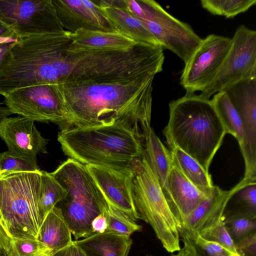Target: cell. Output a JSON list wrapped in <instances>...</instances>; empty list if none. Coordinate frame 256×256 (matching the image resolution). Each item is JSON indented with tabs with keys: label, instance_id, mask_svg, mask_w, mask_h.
Returning a JSON list of instances; mask_svg holds the SVG:
<instances>
[{
	"label": "cell",
	"instance_id": "obj_1",
	"mask_svg": "<svg viewBox=\"0 0 256 256\" xmlns=\"http://www.w3.org/2000/svg\"><path fill=\"white\" fill-rule=\"evenodd\" d=\"M164 61L137 48L72 56L70 74L51 84L68 128L112 124L130 114L152 112V82Z\"/></svg>",
	"mask_w": 256,
	"mask_h": 256
},
{
	"label": "cell",
	"instance_id": "obj_2",
	"mask_svg": "<svg viewBox=\"0 0 256 256\" xmlns=\"http://www.w3.org/2000/svg\"><path fill=\"white\" fill-rule=\"evenodd\" d=\"M151 112L124 116L112 124L62 130L58 140L64 153L84 165L127 170L143 154L142 124Z\"/></svg>",
	"mask_w": 256,
	"mask_h": 256
},
{
	"label": "cell",
	"instance_id": "obj_3",
	"mask_svg": "<svg viewBox=\"0 0 256 256\" xmlns=\"http://www.w3.org/2000/svg\"><path fill=\"white\" fill-rule=\"evenodd\" d=\"M169 108L164 134L170 148H178L209 173L210 164L226 134L212 100L186 94L172 101Z\"/></svg>",
	"mask_w": 256,
	"mask_h": 256
},
{
	"label": "cell",
	"instance_id": "obj_4",
	"mask_svg": "<svg viewBox=\"0 0 256 256\" xmlns=\"http://www.w3.org/2000/svg\"><path fill=\"white\" fill-rule=\"evenodd\" d=\"M66 30L18 38L0 64V95L60 80L58 60L70 42Z\"/></svg>",
	"mask_w": 256,
	"mask_h": 256
},
{
	"label": "cell",
	"instance_id": "obj_5",
	"mask_svg": "<svg viewBox=\"0 0 256 256\" xmlns=\"http://www.w3.org/2000/svg\"><path fill=\"white\" fill-rule=\"evenodd\" d=\"M51 174L67 192L56 206L75 240L94 234L92 222L99 215L106 216L109 203L86 165L68 158Z\"/></svg>",
	"mask_w": 256,
	"mask_h": 256
},
{
	"label": "cell",
	"instance_id": "obj_6",
	"mask_svg": "<svg viewBox=\"0 0 256 256\" xmlns=\"http://www.w3.org/2000/svg\"><path fill=\"white\" fill-rule=\"evenodd\" d=\"M42 171H14L0 174V211L12 238L38 240V201Z\"/></svg>",
	"mask_w": 256,
	"mask_h": 256
},
{
	"label": "cell",
	"instance_id": "obj_7",
	"mask_svg": "<svg viewBox=\"0 0 256 256\" xmlns=\"http://www.w3.org/2000/svg\"><path fill=\"white\" fill-rule=\"evenodd\" d=\"M130 169L132 198L140 219L151 226L168 252L179 251L178 228L157 178L143 158H134Z\"/></svg>",
	"mask_w": 256,
	"mask_h": 256
},
{
	"label": "cell",
	"instance_id": "obj_8",
	"mask_svg": "<svg viewBox=\"0 0 256 256\" xmlns=\"http://www.w3.org/2000/svg\"><path fill=\"white\" fill-rule=\"evenodd\" d=\"M129 12L139 19L164 48L186 63L199 46L200 38L188 24L174 18L152 0H126Z\"/></svg>",
	"mask_w": 256,
	"mask_h": 256
},
{
	"label": "cell",
	"instance_id": "obj_9",
	"mask_svg": "<svg viewBox=\"0 0 256 256\" xmlns=\"http://www.w3.org/2000/svg\"><path fill=\"white\" fill-rule=\"evenodd\" d=\"M256 78V31L238 26L226 58L213 82L199 95L209 99L240 81Z\"/></svg>",
	"mask_w": 256,
	"mask_h": 256
},
{
	"label": "cell",
	"instance_id": "obj_10",
	"mask_svg": "<svg viewBox=\"0 0 256 256\" xmlns=\"http://www.w3.org/2000/svg\"><path fill=\"white\" fill-rule=\"evenodd\" d=\"M0 20L17 38L64 30L52 0H0Z\"/></svg>",
	"mask_w": 256,
	"mask_h": 256
},
{
	"label": "cell",
	"instance_id": "obj_11",
	"mask_svg": "<svg viewBox=\"0 0 256 256\" xmlns=\"http://www.w3.org/2000/svg\"><path fill=\"white\" fill-rule=\"evenodd\" d=\"M230 44V38L215 34L202 39L182 71L180 84L186 90V94L202 92L213 82Z\"/></svg>",
	"mask_w": 256,
	"mask_h": 256
},
{
	"label": "cell",
	"instance_id": "obj_12",
	"mask_svg": "<svg viewBox=\"0 0 256 256\" xmlns=\"http://www.w3.org/2000/svg\"><path fill=\"white\" fill-rule=\"evenodd\" d=\"M4 98L12 114L34 122H51L58 124L61 130L68 128V120L51 84L18 88Z\"/></svg>",
	"mask_w": 256,
	"mask_h": 256
},
{
	"label": "cell",
	"instance_id": "obj_13",
	"mask_svg": "<svg viewBox=\"0 0 256 256\" xmlns=\"http://www.w3.org/2000/svg\"><path fill=\"white\" fill-rule=\"evenodd\" d=\"M86 166L110 204L132 220L140 219L132 198L130 168L127 170H118L95 165Z\"/></svg>",
	"mask_w": 256,
	"mask_h": 256
},
{
	"label": "cell",
	"instance_id": "obj_14",
	"mask_svg": "<svg viewBox=\"0 0 256 256\" xmlns=\"http://www.w3.org/2000/svg\"><path fill=\"white\" fill-rule=\"evenodd\" d=\"M0 138L8 151L18 156L36 158L40 153H47L48 140L38 130L34 121L18 116L6 117L0 122Z\"/></svg>",
	"mask_w": 256,
	"mask_h": 256
},
{
	"label": "cell",
	"instance_id": "obj_15",
	"mask_svg": "<svg viewBox=\"0 0 256 256\" xmlns=\"http://www.w3.org/2000/svg\"><path fill=\"white\" fill-rule=\"evenodd\" d=\"M63 28L70 33L80 29L114 32L94 0H52Z\"/></svg>",
	"mask_w": 256,
	"mask_h": 256
},
{
	"label": "cell",
	"instance_id": "obj_16",
	"mask_svg": "<svg viewBox=\"0 0 256 256\" xmlns=\"http://www.w3.org/2000/svg\"><path fill=\"white\" fill-rule=\"evenodd\" d=\"M253 182L243 178L230 190L214 187L211 194L188 216L180 230V234L186 235L192 240L204 228L224 220V214L232 196L240 188Z\"/></svg>",
	"mask_w": 256,
	"mask_h": 256
},
{
	"label": "cell",
	"instance_id": "obj_17",
	"mask_svg": "<svg viewBox=\"0 0 256 256\" xmlns=\"http://www.w3.org/2000/svg\"><path fill=\"white\" fill-rule=\"evenodd\" d=\"M94 2L114 32L132 39L138 44L161 46L143 23L129 12L124 0Z\"/></svg>",
	"mask_w": 256,
	"mask_h": 256
},
{
	"label": "cell",
	"instance_id": "obj_18",
	"mask_svg": "<svg viewBox=\"0 0 256 256\" xmlns=\"http://www.w3.org/2000/svg\"><path fill=\"white\" fill-rule=\"evenodd\" d=\"M70 38V43L65 52L72 54L127 51L138 44L116 32L84 29L71 33Z\"/></svg>",
	"mask_w": 256,
	"mask_h": 256
},
{
	"label": "cell",
	"instance_id": "obj_19",
	"mask_svg": "<svg viewBox=\"0 0 256 256\" xmlns=\"http://www.w3.org/2000/svg\"><path fill=\"white\" fill-rule=\"evenodd\" d=\"M144 158L157 178L164 194L172 212L174 207L168 178L172 164L170 150L163 144L155 134L150 123L143 125Z\"/></svg>",
	"mask_w": 256,
	"mask_h": 256
},
{
	"label": "cell",
	"instance_id": "obj_20",
	"mask_svg": "<svg viewBox=\"0 0 256 256\" xmlns=\"http://www.w3.org/2000/svg\"><path fill=\"white\" fill-rule=\"evenodd\" d=\"M168 182L174 204L172 214L180 232L185 220L210 195L200 191L188 180L173 163Z\"/></svg>",
	"mask_w": 256,
	"mask_h": 256
},
{
	"label": "cell",
	"instance_id": "obj_21",
	"mask_svg": "<svg viewBox=\"0 0 256 256\" xmlns=\"http://www.w3.org/2000/svg\"><path fill=\"white\" fill-rule=\"evenodd\" d=\"M74 241L87 256H128L132 243L130 236L106 232Z\"/></svg>",
	"mask_w": 256,
	"mask_h": 256
},
{
	"label": "cell",
	"instance_id": "obj_22",
	"mask_svg": "<svg viewBox=\"0 0 256 256\" xmlns=\"http://www.w3.org/2000/svg\"><path fill=\"white\" fill-rule=\"evenodd\" d=\"M72 234L60 209L56 206L42 222L38 240L52 256L72 242Z\"/></svg>",
	"mask_w": 256,
	"mask_h": 256
},
{
	"label": "cell",
	"instance_id": "obj_23",
	"mask_svg": "<svg viewBox=\"0 0 256 256\" xmlns=\"http://www.w3.org/2000/svg\"><path fill=\"white\" fill-rule=\"evenodd\" d=\"M172 163L177 169L202 192L208 195L212 192L214 186L209 173L192 158L176 147L170 148Z\"/></svg>",
	"mask_w": 256,
	"mask_h": 256
},
{
	"label": "cell",
	"instance_id": "obj_24",
	"mask_svg": "<svg viewBox=\"0 0 256 256\" xmlns=\"http://www.w3.org/2000/svg\"><path fill=\"white\" fill-rule=\"evenodd\" d=\"M226 134L232 135L239 146L242 141V124L236 110L224 91L217 92L211 100Z\"/></svg>",
	"mask_w": 256,
	"mask_h": 256
},
{
	"label": "cell",
	"instance_id": "obj_25",
	"mask_svg": "<svg viewBox=\"0 0 256 256\" xmlns=\"http://www.w3.org/2000/svg\"><path fill=\"white\" fill-rule=\"evenodd\" d=\"M67 192L52 176L42 171L38 214L40 226L48 212L66 196Z\"/></svg>",
	"mask_w": 256,
	"mask_h": 256
},
{
	"label": "cell",
	"instance_id": "obj_26",
	"mask_svg": "<svg viewBox=\"0 0 256 256\" xmlns=\"http://www.w3.org/2000/svg\"><path fill=\"white\" fill-rule=\"evenodd\" d=\"M233 207L224 211V218L246 217L256 220V182H249L238 189L230 198Z\"/></svg>",
	"mask_w": 256,
	"mask_h": 256
},
{
	"label": "cell",
	"instance_id": "obj_27",
	"mask_svg": "<svg viewBox=\"0 0 256 256\" xmlns=\"http://www.w3.org/2000/svg\"><path fill=\"white\" fill-rule=\"evenodd\" d=\"M202 7L214 15L232 18L248 10L256 0H201Z\"/></svg>",
	"mask_w": 256,
	"mask_h": 256
},
{
	"label": "cell",
	"instance_id": "obj_28",
	"mask_svg": "<svg viewBox=\"0 0 256 256\" xmlns=\"http://www.w3.org/2000/svg\"><path fill=\"white\" fill-rule=\"evenodd\" d=\"M106 218L107 228L104 232H106L130 236L133 233L142 230V225L138 224L136 221L110 203Z\"/></svg>",
	"mask_w": 256,
	"mask_h": 256
},
{
	"label": "cell",
	"instance_id": "obj_29",
	"mask_svg": "<svg viewBox=\"0 0 256 256\" xmlns=\"http://www.w3.org/2000/svg\"><path fill=\"white\" fill-rule=\"evenodd\" d=\"M39 170L36 158L22 156L8 151L0 153V174L8 172Z\"/></svg>",
	"mask_w": 256,
	"mask_h": 256
},
{
	"label": "cell",
	"instance_id": "obj_30",
	"mask_svg": "<svg viewBox=\"0 0 256 256\" xmlns=\"http://www.w3.org/2000/svg\"><path fill=\"white\" fill-rule=\"evenodd\" d=\"M226 228L235 243L248 234L256 232V220L246 217L224 218Z\"/></svg>",
	"mask_w": 256,
	"mask_h": 256
},
{
	"label": "cell",
	"instance_id": "obj_31",
	"mask_svg": "<svg viewBox=\"0 0 256 256\" xmlns=\"http://www.w3.org/2000/svg\"><path fill=\"white\" fill-rule=\"evenodd\" d=\"M199 234L206 240L218 242L228 250L236 252L234 242L226 228L224 220L202 229Z\"/></svg>",
	"mask_w": 256,
	"mask_h": 256
},
{
	"label": "cell",
	"instance_id": "obj_32",
	"mask_svg": "<svg viewBox=\"0 0 256 256\" xmlns=\"http://www.w3.org/2000/svg\"><path fill=\"white\" fill-rule=\"evenodd\" d=\"M12 244L18 256H34L42 252L50 254L38 240L12 238Z\"/></svg>",
	"mask_w": 256,
	"mask_h": 256
},
{
	"label": "cell",
	"instance_id": "obj_33",
	"mask_svg": "<svg viewBox=\"0 0 256 256\" xmlns=\"http://www.w3.org/2000/svg\"><path fill=\"white\" fill-rule=\"evenodd\" d=\"M193 241L206 256H228V250L222 245L216 242L203 238L199 234Z\"/></svg>",
	"mask_w": 256,
	"mask_h": 256
},
{
	"label": "cell",
	"instance_id": "obj_34",
	"mask_svg": "<svg viewBox=\"0 0 256 256\" xmlns=\"http://www.w3.org/2000/svg\"><path fill=\"white\" fill-rule=\"evenodd\" d=\"M236 252L240 256H256V232H252L234 243Z\"/></svg>",
	"mask_w": 256,
	"mask_h": 256
},
{
	"label": "cell",
	"instance_id": "obj_35",
	"mask_svg": "<svg viewBox=\"0 0 256 256\" xmlns=\"http://www.w3.org/2000/svg\"><path fill=\"white\" fill-rule=\"evenodd\" d=\"M180 236L184 246L176 254H173L171 256H206L193 240L184 234H180Z\"/></svg>",
	"mask_w": 256,
	"mask_h": 256
},
{
	"label": "cell",
	"instance_id": "obj_36",
	"mask_svg": "<svg viewBox=\"0 0 256 256\" xmlns=\"http://www.w3.org/2000/svg\"><path fill=\"white\" fill-rule=\"evenodd\" d=\"M52 256H87L84 252L76 244L75 241L66 248L58 251Z\"/></svg>",
	"mask_w": 256,
	"mask_h": 256
},
{
	"label": "cell",
	"instance_id": "obj_37",
	"mask_svg": "<svg viewBox=\"0 0 256 256\" xmlns=\"http://www.w3.org/2000/svg\"><path fill=\"white\" fill-rule=\"evenodd\" d=\"M18 38L14 30L0 20V43L16 41Z\"/></svg>",
	"mask_w": 256,
	"mask_h": 256
},
{
	"label": "cell",
	"instance_id": "obj_38",
	"mask_svg": "<svg viewBox=\"0 0 256 256\" xmlns=\"http://www.w3.org/2000/svg\"><path fill=\"white\" fill-rule=\"evenodd\" d=\"M92 228L94 234L104 232L107 228L106 216L99 215L95 218L92 222Z\"/></svg>",
	"mask_w": 256,
	"mask_h": 256
},
{
	"label": "cell",
	"instance_id": "obj_39",
	"mask_svg": "<svg viewBox=\"0 0 256 256\" xmlns=\"http://www.w3.org/2000/svg\"><path fill=\"white\" fill-rule=\"evenodd\" d=\"M16 41H10L3 43H0V64L2 62L3 58L6 54L8 52L11 46Z\"/></svg>",
	"mask_w": 256,
	"mask_h": 256
},
{
	"label": "cell",
	"instance_id": "obj_40",
	"mask_svg": "<svg viewBox=\"0 0 256 256\" xmlns=\"http://www.w3.org/2000/svg\"><path fill=\"white\" fill-rule=\"evenodd\" d=\"M12 114L11 112L7 107H0V122Z\"/></svg>",
	"mask_w": 256,
	"mask_h": 256
},
{
	"label": "cell",
	"instance_id": "obj_41",
	"mask_svg": "<svg viewBox=\"0 0 256 256\" xmlns=\"http://www.w3.org/2000/svg\"><path fill=\"white\" fill-rule=\"evenodd\" d=\"M0 227L2 228L7 233L6 230L5 228V226H4V222L3 219H2V214H1L0 211ZM7 234H8V233H7Z\"/></svg>",
	"mask_w": 256,
	"mask_h": 256
},
{
	"label": "cell",
	"instance_id": "obj_42",
	"mask_svg": "<svg viewBox=\"0 0 256 256\" xmlns=\"http://www.w3.org/2000/svg\"><path fill=\"white\" fill-rule=\"evenodd\" d=\"M34 256H52L51 254L46 252H42Z\"/></svg>",
	"mask_w": 256,
	"mask_h": 256
},
{
	"label": "cell",
	"instance_id": "obj_43",
	"mask_svg": "<svg viewBox=\"0 0 256 256\" xmlns=\"http://www.w3.org/2000/svg\"><path fill=\"white\" fill-rule=\"evenodd\" d=\"M228 256H240L238 253L228 250Z\"/></svg>",
	"mask_w": 256,
	"mask_h": 256
},
{
	"label": "cell",
	"instance_id": "obj_44",
	"mask_svg": "<svg viewBox=\"0 0 256 256\" xmlns=\"http://www.w3.org/2000/svg\"><path fill=\"white\" fill-rule=\"evenodd\" d=\"M146 256H154L152 255V254H150V255H147Z\"/></svg>",
	"mask_w": 256,
	"mask_h": 256
},
{
	"label": "cell",
	"instance_id": "obj_45",
	"mask_svg": "<svg viewBox=\"0 0 256 256\" xmlns=\"http://www.w3.org/2000/svg\"><path fill=\"white\" fill-rule=\"evenodd\" d=\"M0 256H2V254H0Z\"/></svg>",
	"mask_w": 256,
	"mask_h": 256
}]
</instances>
